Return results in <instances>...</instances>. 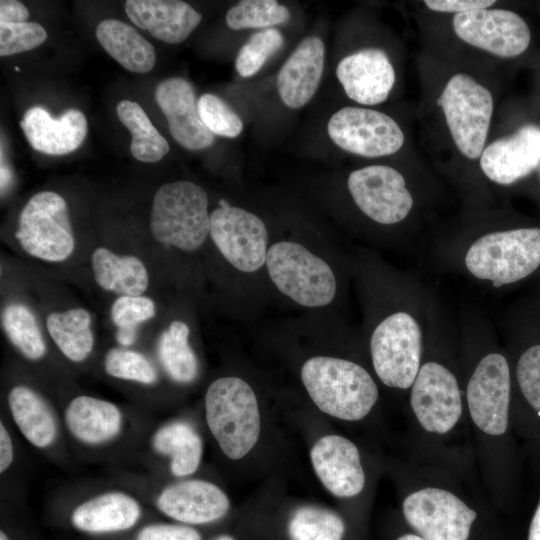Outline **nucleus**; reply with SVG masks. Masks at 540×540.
<instances>
[{"label": "nucleus", "mask_w": 540, "mask_h": 540, "mask_svg": "<svg viewBox=\"0 0 540 540\" xmlns=\"http://www.w3.org/2000/svg\"><path fill=\"white\" fill-rule=\"evenodd\" d=\"M301 380L323 413L346 421L366 417L378 399V387L361 365L350 360L315 356L301 368Z\"/></svg>", "instance_id": "f257e3e1"}, {"label": "nucleus", "mask_w": 540, "mask_h": 540, "mask_svg": "<svg viewBox=\"0 0 540 540\" xmlns=\"http://www.w3.org/2000/svg\"><path fill=\"white\" fill-rule=\"evenodd\" d=\"M436 103L457 153L478 161L489 141L495 109L492 91L472 74L456 71L445 79Z\"/></svg>", "instance_id": "f03ea898"}, {"label": "nucleus", "mask_w": 540, "mask_h": 540, "mask_svg": "<svg viewBox=\"0 0 540 540\" xmlns=\"http://www.w3.org/2000/svg\"><path fill=\"white\" fill-rule=\"evenodd\" d=\"M466 270L495 288L515 284L540 268V227H516L487 232L464 255Z\"/></svg>", "instance_id": "7ed1b4c3"}, {"label": "nucleus", "mask_w": 540, "mask_h": 540, "mask_svg": "<svg viewBox=\"0 0 540 540\" xmlns=\"http://www.w3.org/2000/svg\"><path fill=\"white\" fill-rule=\"evenodd\" d=\"M209 200L199 185L178 180L160 186L152 200L150 230L163 246L184 252L201 248L210 232Z\"/></svg>", "instance_id": "20e7f679"}, {"label": "nucleus", "mask_w": 540, "mask_h": 540, "mask_svg": "<svg viewBox=\"0 0 540 540\" xmlns=\"http://www.w3.org/2000/svg\"><path fill=\"white\" fill-rule=\"evenodd\" d=\"M208 427L223 453L238 460L258 441L260 414L251 386L235 376L213 381L205 394Z\"/></svg>", "instance_id": "39448f33"}, {"label": "nucleus", "mask_w": 540, "mask_h": 540, "mask_svg": "<svg viewBox=\"0 0 540 540\" xmlns=\"http://www.w3.org/2000/svg\"><path fill=\"white\" fill-rule=\"evenodd\" d=\"M265 266L276 288L301 306L323 307L336 295L337 282L330 265L300 243H274Z\"/></svg>", "instance_id": "423d86ee"}, {"label": "nucleus", "mask_w": 540, "mask_h": 540, "mask_svg": "<svg viewBox=\"0 0 540 540\" xmlns=\"http://www.w3.org/2000/svg\"><path fill=\"white\" fill-rule=\"evenodd\" d=\"M423 332L408 311L387 315L374 328L370 354L374 371L388 387L409 389L422 365Z\"/></svg>", "instance_id": "0eeeda50"}, {"label": "nucleus", "mask_w": 540, "mask_h": 540, "mask_svg": "<svg viewBox=\"0 0 540 540\" xmlns=\"http://www.w3.org/2000/svg\"><path fill=\"white\" fill-rule=\"evenodd\" d=\"M15 238L35 259L60 263L70 258L75 238L66 200L53 191L33 195L20 211Z\"/></svg>", "instance_id": "6e6552de"}, {"label": "nucleus", "mask_w": 540, "mask_h": 540, "mask_svg": "<svg viewBox=\"0 0 540 540\" xmlns=\"http://www.w3.org/2000/svg\"><path fill=\"white\" fill-rule=\"evenodd\" d=\"M466 402L473 424L483 434L503 438L512 423V371L499 352L484 355L471 373Z\"/></svg>", "instance_id": "1a4fd4ad"}, {"label": "nucleus", "mask_w": 540, "mask_h": 540, "mask_svg": "<svg viewBox=\"0 0 540 540\" xmlns=\"http://www.w3.org/2000/svg\"><path fill=\"white\" fill-rule=\"evenodd\" d=\"M327 132L342 150L366 158L396 154L405 144L401 126L391 116L363 106H346L328 121Z\"/></svg>", "instance_id": "9d476101"}, {"label": "nucleus", "mask_w": 540, "mask_h": 540, "mask_svg": "<svg viewBox=\"0 0 540 540\" xmlns=\"http://www.w3.org/2000/svg\"><path fill=\"white\" fill-rule=\"evenodd\" d=\"M209 237L223 258L243 273H253L265 265L268 231L254 213L231 206L224 200L210 213Z\"/></svg>", "instance_id": "9b49d317"}, {"label": "nucleus", "mask_w": 540, "mask_h": 540, "mask_svg": "<svg viewBox=\"0 0 540 540\" xmlns=\"http://www.w3.org/2000/svg\"><path fill=\"white\" fill-rule=\"evenodd\" d=\"M347 187L358 209L381 225L404 221L415 205L405 177L389 165L373 164L352 171Z\"/></svg>", "instance_id": "f8f14e48"}, {"label": "nucleus", "mask_w": 540, "mask_h": 540, "mask_svg": "<svg viewBox=\"0 0 540 540\" xmlns=\"http://www.w3.org/2000/svg\"><path fill=\"white\" fill-rule=\"evenodd\" d=\"M451 26L461 42L497 58H515L531 41L529 26L518 13L494 6L453 15Z\"/></svg>", "instance_id": "ddd939ff"}, {"label": "nucleus", "mask_w": 540, "mask_h": 540, "mask_svg": "<svg viewBox=\"0 0 540 540\" xmlns=\"http://www.w3.org/2000/svg\"><path fill=\"white\" fill-rule=\"evenodd\" d=\"M407 523L425 540H468L475 510L449 490L425 487L402 504Z\"/></svg>", "instance_id": "4468645a"}, {"label": "nucleus", "mask_w": 540, "mask_h": 540, "mask_svg": "<svg viewBox=\"0 0 540 540\" xmlns=\"http://www.w3.org/2000/svg\"><path fill=\"white\" fill-rule=\"evenodd\" d=\"M410 389L411 409L426 432L446 434L457 425L463 412L462 393L447 366L435 360L422 363Z\"/></svg>", "instance_id": "2eb2a0df"}, {"label": "nucleus", "mask_w": 540, "mask_h": 540, "mask_svg": "<svg viewBox=\"0 0 540 540\" xmlns=\"http://www.w3.org/2000/svg\"><path fill=\"white\" fill-rule=\"evenodd\" d=\"M482 174L500 186L513 185L540 164V127L526 123L514 132L489 140L478 160Z\"/></svg>", "instance_id": "dca6fc26"}, {"label": "nucleus", "mask_w": 540, "mask_h": 540, "mask_svg": "<svg viewBox=\"0 0 540 540\" xmlns=\"http://www.w3.org/2000/svg\"><path fill=\"white\" fill-rule=\"evenodd\" d=\"M336 76L346 95L363 106L385 102L395 83L396 71L388 54L368 47L342 58Z\"/></svg>", "instance_id": "f3484780"}, {"label": "nucleus", "mask_w": 540, "mask_h": 540, "mask_svg": "<svg viewBox=\"0 0 540 540\" xmlns=\"http://www.w3.org/2000/svg\"><path fill=\"white\" fill-rule=\"evenodd\" d=\"M155 100L165 115L174 140L188 150H203L214 135L203 124L193 86L180 77H169L155 88Z\"/></svg>", "instance_id": "a211bd4d"}, {"label": "nucleus", "mask_w": 540, "mask_h": 540, "mask_svg": "<svg viewBox=\"0 0 540 540\" xmlns=\"http://www.w3.org/2000/svg\"><path fill=\"white\" fill-rule=\"evenodd\" d=\"M310 458L322 484L333 495L354 497L365 485V473L357 446L339 435L320 438L312 447Z\"/></svg>", "instance_id": "6ab92c4d"}, {"label": "nucleus", "mask_w": 540, "mask_h": 540, "mask_svg": "<svg viewBox=\"0 0 540 540\" xmlns=\"http://www.w3.org/2000/svg\"><path fill=\"white\" fill-rule=\"evenodd\" d=\"M227 495L215 484L186 480L172 484L159 494L158 509L187 524H204L222 518L229 509Z\"/></svg>", "instance_id": "aec40b11"}, {"label": "nucleus", "mask_w": 540, "mask_h": 540, "mask_svg": "<svg viewBox=\"0 0 540 540\" xmlns=\"http://www.w3.org/2000/svg\"><path fill=\"white\" fill-rule=\"evenodd\" d=\"M31 147L48 155H65L75 151L87 135V120L78 109L66 110L54 119L40 106L29 108L20 121Z\"/></svg>", "instance_id": "412c9836"}, {"label": "nucleus", "mask_w": 540, "mask_h": 540, "mask_svg": "<svg viewBox=\"0 0 540 540\" xmlns=\"http://www.w3.org/2000/svg\"><path fill=\"white\" fill-rule=\"evenodd\" d=\"M325 62V47L317 36L303 39L285 61L277 76V89L289 108L306 105L316 93Z\"/></svg>", "instance_id": "4be33fe9"}, {"label": "nucleus", "mask_w": 540, "mask_h": 540, "mask_svg": "<svg viewBox=\"0 0 540 540\" xmlns=\"http://www.w3.org/2000/svg\"><path fill=\"white\" fill-rule=\"evenodd\" d=\"M125 11L136 26L169 44L184 41L202 20L190 4L179 0H127Z\"/></svg>", "instance_id": "5701e85b"}, {"label": "nucleus", "mask_w": 540, "mask_h": 540, "mask_svg": "<svg viewBox=\"0 0 540 540\" xmlns=\"http://www.w3.org/2000/svg\"><path fill=\"white\" fill-rule=\"evenodd\" d=\"M512 423L522 436L540 440V342L526 345L515 360Z\"/></svg>", "instance_id": "b1692460"}, {"label": "nucleus", "mask_w": 540, "mask_h": 540, "mask_svg": "<svg viewBox=\"0 0 540 540\" xmlns=\"http://www.w3.org/2000/svg\"><path fill=\"white\" fill-rule=\"evenodd\" d=\"M141 516L139 503L123 492H107L77 506L71 517L75 528L88 533L128 530Z\"/></svg>", "instance_id": "393cba45"}, {"label": "nucleus", "mask_w": 540, "mask_h": 540, "mask_svg": "<svg viewBox=\"0 0 540 540\" xmlns=\"http://www.w3.org/2000/svg\"><path fill=\"white\" fill-rule=\"evenodd\" d=\"M64 417L71 434L91 445L110 441L122 427V414L115 404L87 395L73 398Z\"/></svg>", "instance_id": "a878e982"}, {"label": "nucleus", "mask_w": 540, "mask_h": 540, "mask_svg": "<svg viewBox=\"0 0 540 540\" xmlns=\"http://www.w3.org/2000/svg\"><path fill=\"white\" fill-rule=\"evenodd\" d=\"M91 268L96 284L119 296L143 295L149 287L148 270L134 255H119L98 247L91 254Z\"/></svg>", "instance_id": "bb28decb"}, {"label": "nucleus", "mask_w": 540, "mask_h": 540, "mask_svg": "<svg viewBox=\"0 0 540 540\" xmlns=\"http://www.w3.org/2000/svg\"><path fill=\"white\" fill-rule=\"evenodd\" d=\"M95 35L103 49L126 70L144 74L153 69V45L127 23L104 19L97 25Z\"/></svg>", "instance_id": "cd10ccee"}, {"label": "nucleus", "mask_w": 540, "mask_h": 540, "mask_svg": "<svg viewBox=\"0 0 540 540\" xmlns=\"http://www.w3.org/2000/svg\"><path fill=\"white\" fill-rule=\"evenodd\" d=\"M8 405L14 422L32 445L46 448L54 442L57 435L55 418L33 389L14 386L8 394Z\"/></svg>", "instance_id": "c85d7f7f"}, {"label": "nucleus", "mask_w": 540, "mask_h": 540, "mask_svg": "<svg viewBox=\"0 0 540 540\" xmlns=\"http://www.w3.org/2000/svg\"><path fill=\"white\" fill-rule=\"evenodd\" d=\"M153 449L170 458V471L176 477L194 473L200 464L203 443L193 426L185 421L168 423L152 438Z\"/></svg>", "instance_id": "c756f323"}, {"label": "nucleus", "mask_w": 540, "mask_h": 540, "mask_svg": "<svg viewBox=\"0 0 540 540\" xmlns=\"http://www.w3.org/2000/svg\"><path fill=\"white\" fill-rule=\"evenodd\" d=\"M90 313L82 307L51 312L46 328L61 353L72 362L84 361L94 348Z\"/></svg>", "instance_id": "7c9ffc66"}, {"label": "nucleus", "mask_w": 540, "mask_h": 540, "mask_svg": "<svg viewBox=\"0 0 540 540\" xmlns=\"http://www.w3.org/2000/svg\"><path fill=\"white\" fill-rule=\"evenodd\" d=\"M189 335L187 323L174 320L157 342V353L164 370L173 381L181 384L192 382L198 374V360L189 343Z\"/></svg>", "instance_id": "2f4dec72"}, {"label": "nucleus", "mask_w": 540, "mask_h": 540, "mask_svg": "<svg viewBox=\"0 0 540 540\" xmlns=\"http://www.w3.org/2000/svg\"><path fill=\"white\" fill-rule=\"evenodd\" d=\"M116 112L121 123L131 133L130 151L135 159L154 163L168 153L167 140L158 132L137 102L122 100L117 104Z\"/></svg>", "instance_id": "473e14b6"}, {"label": "nucleus", "mask_w": 540, "mask_h": 540, "mask_svg": "<svg viewBox=\"0 0 540 540\" xmlns=\"http://www.w3.org/2000/svg\"><path fill=\"white\" fill-rule=\"evenodd\" d=\"M1 325L9 341L29 360H39L46 344L32 310L23 303L7 304L1 313Z\"/></svg>", "instance_id": "72a5a7b5"}, {"label": "nucleus", "mask_w": 540, "mask_h": 540, "mask_svg": "<svg viewBox=\"0 0 540 540\" xmlns=\"http://www.w3.org/2000/svg\"><path fill=\"white\" fill-rule=\"evenodd\" d=\"M288 532L291 540H342L345 525L335 512L302 506L293 513Z\"/></svg>", "instance_id": "f704fd0d"}, {"label": "nucleus", "mask_w": 540, "mask_h": 540, "mask_svg": "<svg viewBox=\"0 0 540 540\" xmlns=\"http://www.w3.org/2000/svg\"><path fill=\"white\" fill-rule=\"evenodd\" d=\"M153 299L144 295L119 296L110 309V317L116 327V340L122 346L132 345L137 338L138 326L156 315Z\"/></svg>", "instance_id": "c9c22d12"}, {"label": "nucleus", "mask_w": 540, "mask_h": 540, "mask_svg": "<svg viewBox=\"0 0 540 540\" xmlns=\"http://www.w3.org/2000/svg\"><path fill=\"white\" fill-rule=\"evenodd\" d=\"M289 18L288 8L275 0H245L228 10L226 24L232 30L267 29L286 23Z\"/></svg>", "instance_id": "e433bc0d"}, {"label": "nucleus", "mask_w": 540, "mask_h": 540, "mask_svg": "<svg viewBox=\"0 0 540 540\" xmlns=\"http://www.w3.org/2000/svg\"><path fill=\"white\" fill-rule=\"evenodd\" d=\"M283 45L284 37L278 29L267 28L254 33L238 51L236 71L242 77L255 75Z\"/></svg>", "instance_id": "4c0bfd02"}, {"label": "nucleus", "mask_w": 540, "mask_h": 540, "mask_svg": "<svg viewBox=\"0 0 540 540\" xmlns=\"http://www.w3.org/2000/svg\"><path fill=\"white\" fill-rule=\"evenodd\" d=\"M104 368L111 377L145 385L154 384L158 379L153 364L143 354L130 349H110L105 356Z\"/></svg>", "instance_id": "58836bf2"}, {"label": "nucleus", "mask_w": 540, "mask_h": 540, "mask_svg": "<svg viewBox=\"0 0 540 540\" xmlns=\"http://www.w3.org/2000/svg\"><path fill=\"white\" fill-rule=\"evenodd\" d=\"M198 112L203 124L213 135L235 138L243 130L240 116L215 94L205 93L200 96Z\"/></svg>", "instance_id": "ea45409f"}, {"label": "nucleus", "mask_w": 540, "mask_h": 540, "mask_svg": "<svg viewBox=\"0 0 540 540\" xmlns=\"http://www.w3.org/2000/svg\"><path fill=\"white\" fill-rule=\"evenodd\" d=\"M46 38V30L37 22L0 23V55L4 57L32 50Z\"/></svg>", "instance_id": "a19ab883"}, {"label": "nucleus", "mask_w": 540, "mask_h": 540, "mask_svg": "<svg viewBox=\"0 0 540 540\" xmlns=\"http://www.w3.org/2000/svg\"><path fill=\"white\" fill-rule=\"evenodd\" d=\"M137 540H201V536L186 525L157 523L142 528Z\"/></svg>", "instance_id": "79ce46f5"}, {"label": "nucleus", "mask_w": 540, "mask_h": 540, "mask_svg": "<svg viewBox=\"0 0 540 540\" xmlns=\"http://www.w3.org/2000/svg\"><path fill=\"white\" fill-rule=\"evenodd\" d=\"M423 4L432 12L456 15L493 7L494 0H424Z\"/></svg>", "instance_id": "37998d69"}, {"label": "nucleus", "mask_w": 540, "mask_h": 540, "mask_svg": "<svg viewBox=\"0 0 540 540\" xmlns=\"http://www.w3.org/2000/svg\"><path fill=\"white\" fill-rule=\"evenodd\" d=\"M29 11L21 2L16 0L0 1V23L26 22Z\"/></svg>", "instance_id": "c03bdc74"}, {"label": "nucleus", "mask_w": 540, "mask_h": 540, "mask_svg": "<svg viewBox=\"0 0 540 540\" xmlns=\"http://www.w3.org/2000/svg\"><path fill=\"white\" fill-rule=\"evenodd\" d=\"M13 460V444L11 437L1 422L0 424V472L8 469Z\"/></svg>", "instance_id": "a18cd8bd"}, {"label": "nucleus", "mask_w": 540, "mask_h": 540, "mask_svg": "<svg viewBox=\"0 0 540 540\" xmlns=\"http://www.w3.org/2000/svg\"><path fill=\"white\" fill-rule=\"evenodd\" d=\"M528 540H540V499L530 522Z\"/></svg>", "instance_id": "49530a36"}, {"label": "nucleus", "mask_w": 540, "mask_h": 540, "mask_svg": "<svg viewBox=\"0 0 540 540\" xmlns=\"http://www.w3.org/2000/svg\"><path fill=\"white\" fill-rule=\"evenodd\" d=\"M12 178L11 170L6 164L1 162V190L7 188Z\"/></svg>", "instance_id": "de8ad7c7"}, {"label": "nucleus", "mask_w": 540, "mask_h": 540, "mask_svg": "<svg viewBox=\"0 0 540 540\" xmlns=\"http://www.w3.org/2000/svg\"><path fill=\"white\" fill-rule=\"evenodd\" d=\"M397 540H425L419 535L416 534H404L401 537H399Z\"/></svg>", "instance_id": "09e8293b"}, {"label": "nucleus", "mask_w": 540, "mask_h": 540, "mask_svg": "<svg viewBox=\"0 0 540 540\" xmlns=\"http://www.w3.org/2000/svg\"><path fill=\"white\" fill-rule=\"evenodd\" d=\"M215 540H234V539L228 535H222L216 538Z\"/></svg>", "instance_id": "8fccbe9b"}, {"label": "nucleus", "mask_w": 540, "mask_h": 540, "mask_svg": "<svg viewBox=\"0 0 540 540\" xmlns=\"http://www.w3.org/2000/svg\"><path fill=\"white\" fill-rule=\"evenodd\" d=\"M0 540H9L8 536L3 531L0 532Z\"/></svg>", "instance_id": "3c124183"}, {"label": "nucleus", "mask_w": 540, "mask_h": 540, "mask_svg": "<svg viewBox=\"0 0 540 540\" xmlns=\"http://www.w3.org/2000/svg\"><path fill=\"white\" fill-rule=\"evenodd\" d=\"M538 170H539V177H540V164H539V168H538Z\"/></svg>", "instance_id": "603ef678"}]
</instances>
